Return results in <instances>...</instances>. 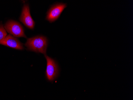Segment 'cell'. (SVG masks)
<instances>
[{"label": "cell", "mask_w": 133, "mask_h": 100, "mask_svg": "<svg viewBox=\"0 0 133 100\" xmlns=\"http://www.w3.org/2000/svg\"><path fill=\"white\" fill-rule=\"evenodd\" d=\"M48 41L46 37L37 36L29 38L25 43V46L29 51L46 55Z\"/></svg>", "instance_id": "1"}, {"label": "cell", "mask_w": 133, "mask_h": 100, "mask_svg": "<svg viewBox=\"0 0 133 100\" xmlns=\"http://www.w3.org/2000/svg\"><path fill=\"white\" fill-rule=\"evenodd\" d=\"M0 44L16 49L22 50L24 49L23 44L16 37L10 34L6 36L4 39L0 43Z\"/></svg>", "instance_id": "6"}, {"label": "cell", "mask_w": 133, "mask_h": 100, "mask_svg": "<svg viewBox=\"0 0 133 100\" xmlns=\"http://www.w3.org/2000/svg\"><path fill=\"white\" fill-rule=\"evenodd\" d=\"M20 21L28 28L30 29H33L34 28L35 23L30 15L28 4H24L20 16Z\"/></svg>", "instance_id": "5"}, {"label": "cell", "mask_w": 133, "mask_h": 100, "mask_svg": "<svg viewBox=\"0 0 133 100\" xmlns=\"http://www.w3.org/2000/svg\"><path fill=\"white\" fill-rule=\"evenodd\" d=\"M66 7V4L63 3H57L53 4L47 12L46 20L50 23L56 21Z\"/></svg>", "instance_id": "3"}, {"label": "cell", "mask_w": 133, "mask_h": 100, "mask_svg": "<svg viewBox=\"0 0 133 100\" xmlns=\"http://www.w3.org/2000/svg\"><path fill=\"white\" fill-rule=\"evenodd\" d=\"M7 36L6 30L2 24H0V43Z\"/></svg>", "instance_id": "7"}, {"label": "cell", "mask_w": 133, "mask_h": 100, "mask_svg": "<svg viewBox=\"0 0 133 100\" xmlns=\"http://www.w3.org/2000/svg\"><path fill=\"white\" fill-rule=\"evenodd\" d=\"M4 27L6 31L15 37L27 38L24 34V28L18 22L10 20L5 24Z\"/></svg>", "instance_id": "4"}, {"label": "cell", "mask_w": 133, "mask_h": 100, "mask_svg": "<svg viewBox=\"0 0 133 100\" xmlns=\"http://www.w3.org/2000/svg\"><path fill=\"white\" fill-rule=\"evenodd\" d=\"M47 61L45 75L48 81L53 82L59 75V68L56 60L44 55Z\"/></svg>", "instance_id": "2"}]
</instances>
